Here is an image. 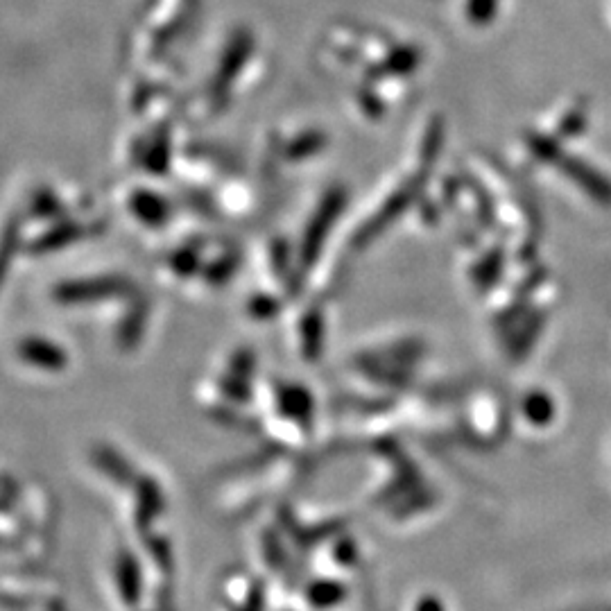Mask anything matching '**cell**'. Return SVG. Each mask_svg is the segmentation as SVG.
Here are the masks:
<instances>
[{"label":"cell","mask_w":611,"mask_h":611,"mask_svg":"<svg viewBox=\"0 0 611 611\" xmlns=\"http://www.w3.org/2000/svg\"><path fill=\"white\" fill-rule=\"evenodd\" d=\"M116 578L120 593H123V598L127 602L139 600V569H136V562L129 555H123L118 559Z\"/></svg>","instance_id":"8992f818"},{"label":"cell","mask_w":611,"mask_h":611,"mask_svg":"<svg viewBox=\"0 0 611 611\" xmlns=\"http://www.w3.org/2000/svg\"><path fill=\"white\" fill-rule=\"evenodd\" d=\"M86 227L80 225V222L73 220H62L57 222V225L50 227L48 231H43L41 236H37L30 243V252L32 254H50V252H59V249H64L68 245L77 243V240L84 238Z\"/></svg>","instance_id":"3957f363"},{"label":"cell","mask_w":611,"mask_h":611,"mask_svg":"<svg viewBox=\"0 0 611 611\" xmlns=\"http://www.w3.org/2000/svg\"><path fill=\"white\" fill-rule=\"evenodd\" d=\"M19 243H21V220L12 218L5 225L3 234H0V286H3L7 272H10V265L16 256V249H19Z\"/></svg>","instance_id":"277c9868"},{"label":"cell","mask_w":611,"mask_h":611,"mask_svg":"<svg viewBox=\"0 0 611 611\" xmlns=\"http://www.w3.org/2000/svg\"><path fill=\"white\" fill-rule=\"evenodd\" d=\"M16 354H19L25 365L41 369V372H64L68 365L66 349L59 347L53 340L39 338V335L23 338L19 347H16Z\"/></svg>","instance_id":"7a4b0ae2"},{"label":"cell","mask_w":611,"mask_h":611,"mask_svg":"<svg viewBox=\"0 0 611 611\" xmlns=\"http://www.w3.org/2000/svg\"><path fill=\"white\" fill-rule=\"evenodd\" d=\"M132 211L150 225H159L163 220V202L152 193H136L132 197Z\"/></svg>","instance_id":"ba28073f"},{"label":"cell","mask_w":611,"mask_h":611,"mask_svg":"<svg viewBox=\"0 0 611 611\" xmlns=\"http://www.w3.org/2000/svg\"><path fill=\"white\" fill-rule=\"evenodd\" d=\"M127 292V283L114 277L100 279H73L57 283L53 290V299L57 304L75 306V304H91V301L118 297Z\"/></svg>","instance_id":"6da1fadb"},{"label":"cell","mask_w":611,"mask_h":611,"mask_svg":"<svg viewBox=\"0 0 611 611\" xmlns=\"http://www.w3.org/2000/svg\"><path fill=\"white\" fill-rule=\"evenodd\" d=\"M64 211L62 200L50 191V188H39V191H34L32 200H30V213L34 218L39 220H53L59 218Z\"/></svg>","instance_id":"52a82bcc"},{"label":"cell","mask_w":611,"mask_h":611,"mask_svg":"<svg viewBox=\"0 0 611 611\" xmlns=\"http://www.w3.org/2000/svg\"><path fill=\"white\" fill-rule=\"evenodd\" d=\"M93 462L98 464V469H102L118 483H127L129 476H132V471H129L127 462L120 458L116 451H111L109 446H98V449H93Z\"/></svg>","instance_id":"5b68a950"}]
</instances>
